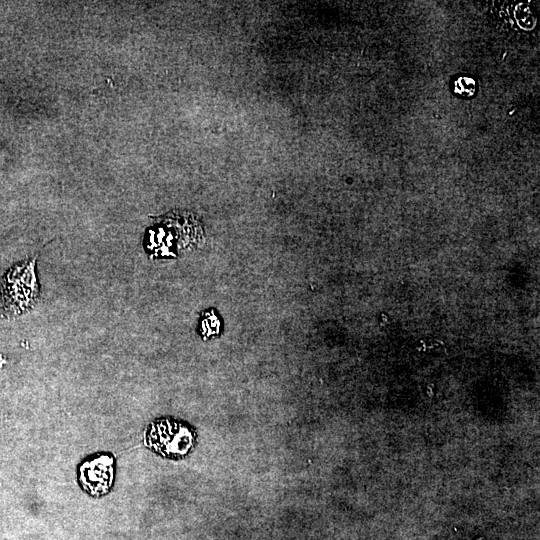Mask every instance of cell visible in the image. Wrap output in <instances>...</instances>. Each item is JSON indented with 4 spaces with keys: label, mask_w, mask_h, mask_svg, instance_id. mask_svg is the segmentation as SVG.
<instances>
[{
    "label": "cell",
    "mask_w": 540,
    "mask_h": 540,
    "mask_svg": "<svg viewBox=\"0 0 540 540\" xmlns=\"http://www.w3.org/2000/svg\"><path fill=\"white\" fill-rule=\"evenodd\" d=\"M34 257L11 267L1 282V299L4 314L16 317L30 311L39 297V282Z\"/></svg>",
    "instance_id": "1"
},
{
    "label": "cell",
    "mask_w": 540,
    "mask_h": 540,
    "mask_svg": "<svg viewBox=\"0 0 540 540\" xmlns=\"http://www.w3.org/2000/svg\"><path fill=\"white\" fill-rule=\"evenodd\" d=\"M145 445L153 452L168 459H182L192 452L196 433L188 424L172 419L159 418L145 431Z\"/></svg>",
    "instance_id": "2"
},
{
    "label": "cell",
    "mask_w": 540,
    "mask_h": 540,
    "mask_svg": "<svg viewBox=\"0 0 540 540\" xmlns=\"http://www.w3.org/2000/svg\"><path fill=\"white\" fill-rule=\"evenodd\" d=\"M115 457L110 452H97L84 458L77 467V480L83 491L92 497L108 494L114 484Z\"/></svg>",
    "instance_id": "3"
},
{
    "label": "cell",
    "mask_w": 540,
    "mask_h": 540,
    "mask_svg": "<svg viewBox=\"0 0 540 540\" xmlns=\"http://www.w3.org/2000/svg\"><path fill=\"white\" fill-rule=\"evenodd\" d=\"M202 326V334L205 335L206 338L215 336L219 333V320L218 318L213 314V312H207L205 318L201 322Z\"/></svg>",
    "instance_id": "4"
},
{
    "label": "cell",
    "mask_w": 540,
    "mask_h": 540,
    "mask_svg": "<svg viewBox=\"0 0 540 540\" xmlns=\"http://www.w3.org/2000/svg\"><path fill=\"white\" fill-rule=\"evenodd\" d=\"M454 86L455 92L465 97L472 96L475 92V81L470 77H459Z\"/></svg>",
    "instance_id": "5"
}]
</instances>
